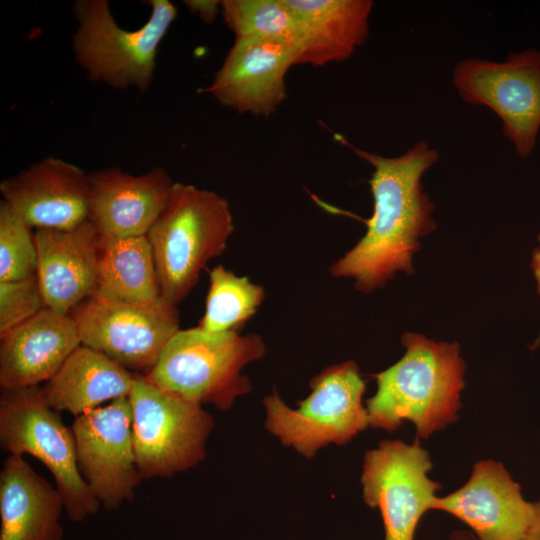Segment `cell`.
Wrapping results in <instances>:
<instances>
[{
	"label": "cell",
	"mask_w": 540,
	"mask_h": 540,
	"mask_svg": "<svg viewBox=\"0 0 540 540\" xmlns=\"http://www.w3.org/2000/svg\"><path fill=\"white\" fill-rule=\"evenodd\" d=\"M342 142L373 167L369 184L374 207L365 235L329 272L335 278H351L356 289L371 293L397 272H413L418 239L435 228L434 204L422 189L421 177L437 162L439 153L425 141L396 157Z\"/></svg>",
	"instance_id": "cell-1"
},
{
	"label": "cell",
	"mask_w": 540,
	"mask_h": 540,
	"mask_svg": "<svg viewBox=\"0 0 540 540\" xmlns=\"http://www.w3.org/2000/svg\"><path fill=\"white\" fill-rule=\"evenodd\" d=\"M401 342L403 357L376 375L377 391L366 402L369 425L393 432L408 420L427 439L457 420L465 364L457 343L410 332Z\"/></svg>",
	"instance_id": "cell-2"
},
{
	"label": "cell",
	"mask_w": 540,
	"mask_h": 540,
	"mask_svg": "<svg viewBox=\"0 0 540 540\" xmlns=\"http://www.w3.org/2000/svg\"><path fill=\"white\" fill-rule=\"evenodd\" d=\"M234 232L230 204L214 191L174 182L167 203L147 233L161 297L176 306L200 272L220 256Z\"/></svg>",
	"instance_id": "cell-3"
},
{
	"label": "cell",
	"mask_w": 540,
	"mask_h": 540,
	"mask_svg": "<svg viewBox=\"0 0 540 540\" xmlns=\"http://www.w3.org/2000/svg\"><path fill=\"white\" fill-rule=\"evenodd\" d=\"M266 352L258 334L211 333L200 327L179 330L163 349L146 379L187 401L229 409L251 390L242 369Z\"/></svg>",
	"instance_id": "cell-4"
},
{
	"label": "cell",
	"mask_w": 540,
	"mask_h": 540,
	"mask_svg": "<svg viewBox=\"0 0 540 540\" xmlns=\"http://www.w3.org/2000/svg\"><path fill=\"white\" fill-rule=\"evenodd\" d=\"M151 14L136 30L120 27L106 0H78L73 7L78 27L72 38L75 61L95 82L117 89L147 92L156 69L159 45L177 9L168 0H150Z\"/></svg>",
	"instance_id": "cell-5"
},
{
	"label": "cell",
	"mask_w": 540,
	"mask_h": 540,
	"mask_svg": "<svg viewBox=\"0 0 540 540\" xmlns=\"http://www.w3.org/2000/svg\"><path fill=\"white\" fill-rule=\"evenodd\" d=\"M0 446L9 454L31 455L47 467L71 521L98 512L101 505L78 469L72 429L46 404L41 386L1 390Z\"/></svg>",
	"instance_id": "cell-6"
},
{
	"label": "cell",
	"mask_w": 540,
	"mask_h": 540,
	"mask_svg": "<svg viewBox=\"0 0 540 540\" xmlns=\"http://www.w3.org/2000/svg\"><path fill=\"white\" fill-rule=\"evenodd\" d=\"M311 393L291 409L273 392L265 397V425L283 445L306 458L330 444L344 445L369 425L362 405L365 382L355 362L325 368L310 381Z\"/></svg>",
	"instance_id": "cell-7"
},
{
	"label": "cell",
	"mask_w": 540,
	"mask_h": 540,
	"mask_svg": "<svg viewBox=\"0 0 540 540\" xmlns=\"http://www.w3.org/2000/svg\"><path fill=\"white\" fill-rule=\"evenodd\" d=\"M136 464L142 480L170 478L206 457L213 417L135 374L129 395Z\"/></svg>",
	"instance_id": "cell-8"
},
{
	"label": "cell",
	"mask_w": 540,
	"mask_h": 540,
	"mask_svg": "<svg viewBox=\"0 0 540 540\" xmlns=\"http://www.w3.org/2000/svg\"><path fill=\"white\" fill-rule=\"evenodd\" d=\"M452 77L460 98L496 113L517 154L528 156L540 128V51L512 52L503 62L465 59Z\"/></svg>",
	"instance_id": "cell-9"
},
{
	"label": "cell",
	"mask_w": 540,
	"mask_h": 540,
	"mask_svg": "<svg viewBox=\"0 0 540 540\" xmlns=\"http://www.w3.org/2000/svg\"><path fill=\"white\" fill-rule=\"evenodd\" d=\"M69 315L77 325L82 345L141 375L149 373L180 330L176 306L162 297L133 304L91 296Z\"/></svg>",
	"instance_id": "cell-10"
},
{
	"label": "cell",
	"mask_w": 540,
	"mask_h": 540,
	"mask_svg": "<svg viewBox=\"0 0 540 540\" xmlns=\"http://www.w3.org/2000/svg\"><path fill=\"white\" fill-rule=\"evenodd\" d=\"M428 452L416 439L411 445L399 440L381 441L367 451L361 482L365 503L382 515L384 540H414L417 525L432 510L441 488L430 480Z\"/></svg>",
	"instance_id": "cell-11"
},
{
	"label": "cell",
	"mask_w": 540,
	"mask_h": 540,
	"mask_svg": "<svg viewBox=\"0 0 540 540\" xmlns=\"http://www.w3.org/2000/svg\"><path fill=\"white\" fill-rule=\"evenodd\" d=\"M79 472L108 511L134 498L142 478L137 468L129 397L85 412L71 426Z\"/></svg>",
	"instance_id": "cell-12"
},
{
	"label": "cell",
	"mask_w": 540,
	"mask_h": 540,
	"mask_svg": "<svg viewBox=\"0 0 540 540\" xmlns=\"http://www.w3.org/2000/svg\"><path fill=\"white\" fill-rule=\"evenodd\" d=\"M0 193L1 201L36 230H68L88 220V174L56 157L3 179Z\"/></svg>",
	"instance_id": "cell-13"
},
{
	"label": "cell",
	"mask_w": 540,
	"mask_h": 540,
	"mask_svg": "<svg viewBox=\"0 0 540 540\" xmlns=\"http://www.w3.org/2000/svg\"><path fill=\"white\" fill-rule=\"evenodd\" d=\"M432 510L451 514L469 526L477 540H524L533 521L535 503L527 502L504 466L477 462L461 488L436 497Z\"/></svg>",
	"instance_id": "cell-14"
},
{
	"label": "cell",
	"mask_w": 540,
	"mask_h": 540,
	"mask_svg": "<svg viewBox=\"0 0 540 540\" xmlns=\"http://www.w3.org/2000/svg\"><path fill=\"white\" fill-rule=\"evenodd\" d=\"M296 62V51L286 45L235 39L206 92L239 113L268 117L286 99L285 77Z\"/></svg>",
	"instance_id": "cell-15"
},
{
	"label": "cell",
	"mask_w": 540,
	"mask_h": 540,
	"mask_svg": "<svg viewBox=\"0 0 540 540\" xmlns=\"http://www.w3.org/2000/svg\"><path fill=\"white\" fill-rule=\"evenodd\" d=\"M88 178V220L108 237L146 236L174 184L163 167L137 176L112 167L90 172Z\"/></svg>",
	"instance_id": "cell-16"
},
{
	"label": "cell",
	"mask_w": 540,
	"mask_h": 540,
	"mask_svg": "<svg viewBox=\"0 0 540 540\" xmlns=\"http://www.w3.org/2000/svg\"><path fill=\"white\" fill-rule=\"evenodd\" d=\"M37 278L46 307L64 315L93 296L101 235L86 220L68 230L37 229Z\"/></svg>",
	"instance_id": "cell-17"
},
{
	"label": "cell",
	"mask_w": 540,
	"mask_h": 540,
	"mask_svg": "<svg viewBox=\"0 0 540 540\" xmlns=\"http://www.w3.org/2000/svg\"><path fill=\"white\" fill-rule=\"evenodd\" d=\"M81 344L74 319L45 307L0 336L1 390L47 382Z\"/></svg>",
	"instance_id": "cell-18"
},
{
	"label": "cell",
	"mask_w": 540,
	"mask_h": 540,
	"mask_svg": "<svg viewBox=\"0 0 540 540\" xmlns=\"http://www.w3.org/2000/svg\"><path fill=\"white\" fill-rule=\"evenodd\" d=\"M63 508L56 486L23 456L6 457L0 472V540H62Z\"/></svg>",
	"instance_id": "cell-19"
},
{
	"label": "cell",
	"mask_w": 540,
	"mask_h": 540,
	"mask_svg": "<svg viewBox=\"0 0 540 540\" xmlns=\"http://www.w3.org/2000/svg\"><path fill=\"white\" fill-rule=\"evenodd\" d=\"M284 1L298 17L305 36L297 65L345 61L369 36L371 0Z\"/></svg>",
	"instance_id": "cell-20"
},
{
	"label": "cell",
	"mask_w": 540,
	"mask_h": 540,
	"mask_svg": "<svg viewBox=\"0 0 540 540\" xmlns=\"http://www.w3.org/2000/svg\"><path fill=\"white\" fill-rule=\"evenodd\" d=\"M134 375L99 351L81 344L41 386V394L53 410L77 417L106 401L129 397Z\"/></svg>",
	"instance_id": "cell-21"
},
{
	"label": "cell",
	"mask_w": 540,
	"mask_h": 540,
	"mask_svg": "<svg viewBox=\"0 0 540 540\" xmlns=\"http://www.w3.org/2000/svg\"><path fill=\"white\" fill-rule=\"evenodd\" d=\"M94 297L122 303H149L161 297L147 236H101L98 284Z\"/></svg>",
	"instance_id": "cell-22"
},
{
	"label": "cell",
	"mask_w": 540,
	"mask_h": 540,
	"mask_svg": "<svg viewBox=\"0 0 540 540\" xmlns=\"http://www.w3.org/2000/svg\"><path fill=\"white\" fill-rule=\"evenodd\" d=\"M220 12L235 39L286 45L296 51L297 60L304 49L302 25L284 0H222Z\"/></svg>",
	"instance_id": "cell-23"
},
{
	"label": "cell",
	"mask_w": 540,
	"mask_h": 540,
	"mask_svg": "<svg viewBox=\"0 0 540 540\" xmlns=\"http://www.w3.org/2000/svg\"><path fill=\"white\" fill-rule=\"evenodd\" d=\"M264 298L262 286L217 265L209 272L205 313L198 327L211 333L238 332Z\"/></svg>",
	"instance_id": "cell-24"
},
{
	"label": "cell",
	"mask_w": 540,
	"mask_h": 540,
	"mask_svg": "<svg viewBox=\"0 0 540 540\" xmlns=\"http://www.w3.org/2000/svg\"><path fill=\"white\" fill-rule=\"evenodd\" d=\"M32 228L0 202V282L36 275L37 247Z\"/></svg>",
	"instance_id": "cell-25"
},
{
	"label": "cell",
	"mask_w": 540,
	"mask_h": 540,
	"mask_svg": "<svg viewBox=\"0 0 540 540\" xmlns=\"http://www.w3.org/2000/svg\"><path fill=\"white\" fill-rule=\"evenodd\" d=\"M46 307L37 275L0 282V336Z\"/></svg>",
	"instance_id": "cell-26"
},
{
	"label": "cell",
	"mask_w": 540,
	"mask_h": 540,
	"mask_svg": "<svg viewBox=\"0 0 540 540\" xmlns=\"http://www.w3.org/2000/svg\"><path fill=\"white\" fill-rule=\"evenodd\" d=\"M185 5L191 12L196 13L204 22H213L220 12V1L188 0Z\"/></svg>",
	"instance_id": "cell-27"
},
{
	"label": "cell",
	"mask_w": 540,
	"mask_h": 540,
	"mask_svg": "<svg viewBox=\"0 0 540 540\" xmlns=\"http://www.w3.org/2000/svg\"><path fill=\"white\" fill-rule=\"evenodd\" d=\"M524 540H540V500L535 502L534 518Z\"/></svg>",
	"instance_id": "cell-28"
},
{
	"label": "cell",
	"mask_w": 540,
	"mask_h": 540,
	"mask_svg": "<svg viewBox=\"0 0 540 540\" xmlns=\"http://www.w3.org/2000/svg\"><path fill=\"white\" fill-rule=\"evenodd\" d=\"M538 240L540 244V234ZM531 266L537 282V289L540 294V245L533 252Z\"/></svg>",
	"instance_id": "cell-29"
},
{
	"label": "cell",
	"mask_w": 540,
	"mask_h": 540,
	"mask_svg": "<svg viewBox=\"0 0 540 540\" xmlns=\"http://www.w3.org/2000/svg\"><path fill=\"white\" fill-rule=\"evenodd\" d=\"M449 540H477V538L467 531H456L450 535Z\"/></svg>",
	"instance_id": "cell-30"
},
{
	"label": "cell",
	"mask_w": 540,
	"mask_h": 540,
	"mask_svg": "<svg viewBox=\"0 0 540 540\" xmlns=\"http://www.w3.org/2000/svg\"><path fill=\"white\" fill-rule=\"evenodd\" d=\"M538 343H540V337H539V339L537 340V342L535 343V346H536Z\"/></svg>",
	"instance_id": "cell-31"
}]
</instances>
